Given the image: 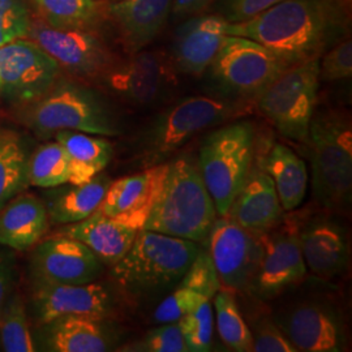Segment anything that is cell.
<instances>
[{
	"label": "cell",
	"mask_w": 352,
	"mask_h": 352,
	"mask_svg": "<svg viewBox=\"0 0 352 352\" xmlns=\"http://www.w3.org/2000/svg\"><path fill=\"white\" fill-rule=\"evenodd\" d=\"M312 166L316 204L327 212L350 208L352 197V126L349 113H314L305 142Z\"/></svg>",
	"instance_id": "cell-4"
},
{
	"label": "cell",
	"mask_w": 352,
	"mask_h": 352,
	"mask_svg": "<svg viewBox=\"0 0 352 352\" xmlns=\"http://www.w3.org/2000/svg\"><path fill=\"white\" fill-rule=\"evenodd\" d=\"M13 278H14V264L11 254H0V309L4 300L11 292Z\"/></svg>",
	"instance_id": "cell-42"
},
{
	"label": "cell",
	"mask_w": 352,
	"mask_h": 352,
	"mask_svg": "<svg viewBox=\"0 0 352 352\" xmlns=\"http://www.w3.org/2000/svg\"><path fill=\"white\" fill-rule=\"evenodd\" d=\"M168 162L111 182L98 210L141 230L161 193Z\"/></svg>",
	"instance_id": "cell-18"
},
{
	"label": "cell",
	"mask_w": 352,
	"mask_h": 352,
	"mask_svg": "<svg viewBox=\"0 0 352 352\" xmlns=\"http://www.w3.org/2000/svg\"><path fill=\"white\" fill-rule=\"evenodd\" d=\"M39 327L37 338L45 351H109L116 340L107 320L100 317L62 316Z\"/></svg>",
	"instance_id": "cell-21"
},
{
	"label": "cell",
	"mask_w": 352,
	"mask_h": 352,
	"mask_svg": "<svg viewBox=\"0 0 352 352\" xmlns=\"http://www.w3.org/2000/svg\"><path fill=\"white\" fill-rule=\"evenodd\" d=\"M349 30L346 0H282L248 21L228 23L227 36L253 39L292 67L321 58Z\"/></svg>",
	"instance_id": "cell-1"
},
{
	"label": "cell",
	"mask_w": 352,
	"mask_h": 352,
	"mask_svg": "<svg viewBox=\"0 0 352 352\" xmlns=\"http://www.w3.org/2000/svg\"><path fill=\"white\" fill-rule=\"evenodd\" d=\"M258 164L273 179L283 212H292L307 193L308 170L302 158L289 146L274 142Z\"/></svg>",
	"instance_id": "cell-26"
},
{
	"label": "cell",
	"mask_w": 352,
	"mask_h": 352,
	"mask_svg": "<svg viewBox=\"0 0 352 352\" xmlns=\"http://www.w3.org/2000/svg\"><path fill=\"white\" fill-rule=\"evenodd\" d=\"M68 155L55 140L37 148L28 160V183L39 188H55L69 183Z\"/></svg>",
	"instance_id": "cell-29"
},
{
	"label": "cell",
	"mask_w": 352,
	"mask_h": 352,
	"mask_svg": "<svg viewBox=\"0 0 352 352\" xmlns=\"http://www.w3.org/2000/svg\"><path fill=\"white\" fill-rule=\"evenodd\" d=\"M200 250L195 241L141 228L111 276L129 295L157 298L175 289Z\"/></svg>",
	"instance_id": "cell-3"
},
{
	"label": "cell",
	"mask_w": 352,
	"mask_h": 352,
	"mask_svg": "<svg viewBox=\"0 0 352 352\" xmlns=\"http://www.w3.org/2000/svg\"><path fill=\"white\" fill-rule=\"evenodd\" d=\"M206 243L221 287L232 292L251 289L261 257V235L223 215L217 217Z\"/></svg>",
	"instance_id": "cell-12"
},
{
	"label": "cell",
	"mask_w": 352,
	"mask_h": 352,
	"mask_svg": "<svg viewBox=\"0 0 352 352\" xmlns=\"http://www.w3.org/2000/svg\"><path fill=\"white\" fill-rule=\"evenodd\" d=\"M299 243L305 266L317 277H338L351 258V245L346 228L327 215L299 225Z\"/></svg>",
	"instance_id": "cell-19"
},
{
	"label": "cell",
	"mask_w": 352,
	"mask_h": 352,
	"mask_svg": "<svg viewBox=\"0 0 352 352\" xmlns=\"http://www.w3.org/2000/svg\"><path fill=\"white\" fill-rule=\"evenodd\" d=\"M238 111L235 102L215 97H188L158 113L146 126L141 141V164L148 168L164 164L208 128L218 126Z\"/></svg>",
	"instance_id": "cell-7"
},
{
	"label": "cell",
	"mask_w": 352,
	"mask_h": 352,
	"mask_svg": "<svg viewBox=\"0 0 352 352\" xmlns=\"http://www.w3.org/2000/svg\"><path fill=\"white\" fill-rule=\"evenodd\" d=\"M283 222L261 234V257L250 289L261 299L276 298L307 274L298 234L300 223L296 219Z\"/></svg>",
	"instance_id": "cell-11"
},
{
	"label": "cell",
	"mask_w": 352,
	"mask_h": 352,
	"mask_svg": "<svg viewBox=\"0 0 352 352\" xmlns=\"http://www.w3.org/2000/svg\"><path fill=\"white\" fill-rule=\"evenodd\" d=\"M289 65L261 43L226 36L206 69L210 81L227 98L254 100Z\"/></svg>",
	"instance_id": "cell-8"
},
{
	"label": "cell",
	"mask_w": 352,
	"mask_h": 352,
	"mask_svg": "<svg viewBox=\"0 0 352 352\" xmlns=\"http://www.w3.org/2000/svg\"><path fill=\"white\" fill-rule=\"evenodd\" d=\"M28 154L19 138H0V210L25 189L28 183Z\"/></svg>",
	"instance_id": "cell-30"
},
{
	"label": "cell",
	"mask_w": 352,
	"mask_h": 352,
	"mask_svg": "<svg viewBox=\"0 0 352 352\" xmlns=\"http://www.w3.org/2000/svg\"><path fill=\"white\" fill-rule=\"evenodd\" d=\"M176 322L182 330L188 351H210L214 327L212 302H202L195 311L183 316Z\"/></svg>",
	"instance_id": "cell-34"
},
{
	"label": "cell",
	"mask_w": 352,
	"mask_h": 352,
	"mask_svg": "<svg viewBox=\"0 0 352 352\" xmlns=\"http://www.w3.org/2000/svg\"><path fill=\"white\" fill-rule=\"evenodd\" d=\"M110 184V176L100 173L82 184L64 189L47 206L51 222L71 225L88 218L98 210Z\"/></svg>",
	"instance_id": "cell-28"
},
{
	"label": "cell",
	"mask_w": 352,
	"mask_h": 352,
	"mask_svg": "<svg viewBox=\"0 0 352 352\" xmlns=\"http://www.w3.org/2000/svg\"><path fill=\"white\" fill-rule=\"evenodd\" d=\"M254 146L256 129L248 120L221 126L202 140L197 167L218 217L227 215L245 183L253 166Z\"/></svg>",
	"instance_id": "cell-6"
},
{
	"label": "cell",
	"mask_w": 352,
	"mask_h": 352,
	"mask_svg": "<svg viewBox=\"0 0 352 352\" xmlns=\"http://www.w3.org/2000/svg\"><path fill=\"white\" fill-rule=\"evenodd\" d=\"M45 23L55 28H88L96 21L94 0H32Z\"/></svg>",
	"instance_id": "cell-33"
},
{
	"label": "cell",
	"mask_w": 352,
	"mask_h": 352,
	"mask_svg": "<svg viewBox=\"0 0 352 352\" xmlns=\"http://www.w3.org/2000/svg\"><path fill=\"white\" fill-rule=\"evenodd\" d=\"M282 0H218L217 14L230 24H238L251 20Z\"/></svg>",
	"instance_id": "cell-41"
},
{
	"label": "cell",
	"mask_w": 352,
	"mask_h": 352,
	"mask_svg": "<svg viewBox=\"0 0 352 352\" xmlns=\"http://www.w3.org/2000/svg\"><path fill=\"white\" fill-rule=\"evenodd\" d=\"M177 285L193 289L212 302L214 295L221 289V282L217 276L209 252L205 250L199 251L188 270Z\"/></svg>",
	"instance_id": "cell-36"
},
{
	"label": "cell",
	"mask_w": 352,
	"mask_h": 352,
	"mask_svg": "<svg viewBox=\"0 0 352 352\" xmlns=\"http://www.w3.org/2000/svg\"><path fill=\"white\" fill-rule=\"evenodd\" d=\"M217 217L197 162L183 155L168 162L161 193L142 228L205 244Z\"/></svg>",
	"instance_id": "cell-2"
},
{
	"label": "cell",
	"mask_w": 352,
	"mask_h": 352,
	"mask_svg": "<svg viewBox=\"0 0 352 352\" xmlns=\"http://www.w3.org/2000/svg\"><path fill=\"white\" fill-rule=\"evenodd\" d=\"M135 351L188 352L186 340L177 322H166L161 327L149 330L145 338L140 342Z\"/></svg>",
	"instance_id": "cell-38"
},
{
	"label": "cell",
	"mask_w": 352,
	"mask_h": 352,
	"mask_svg": "<svg viewBox=\"0 0 352 352\" xmlns=\"http://www.w3.org/2000/svg\"><path fill=\"white\" fill-rule=\"evenodd\" d=\"M212 300L218 333L223 343L232 351H253L251 330L241 317L234 292L221 287Z\"/></svg>",
	"instance_id": "cell-32"
},
{
	"label": "cell",
	"mask_w": 352,
	"mask_h": 352,
	"mask_svg": "<svg viewBox=\"0 0 352 352\" xmlns=\"http://www.w3.org/2000/svg\"><path fill=\"white\" fill-rule=\"evenodd\" d=\"M103 264L85 244L59 234L42 240L30 261L33 282L84 285L97 280Z\"/></svg>",
	"instance_id": "cell-15"
},
{
	"label": "cell",
	"mask_w": 352,
	"mask_h": 352,
	"mask_svg": "<svg viewBox=\"0 0 352 352\" xmlns=\"http://www.w3.org/2000/svg\"><path fill=\"white\" fill-rule=\"evenodd\" d=\"M320 58L287 68L256 98L258 111L286 139L305 144L316 111Z\"/></svg>",
	"instance_id": "cell-9"
},
{
	"label": "cell",
	"mask_w": 352,
	"mask_h": 352,
	"mask_svg": "<svg viewBox=\"0 0 352 352\" xmlns=\"http://www.w3.org/2000/svg\"><path fill=\"white\" fill-rule=\"evenodd\" d=\"M28 36L72 75L96 77L111 68L110 52L87 28H55L37 23L30 24Z\"/></svg>",
	"instance_id": "cell-14"
},
{
	"label": "cell",
	"mask_w": 352,
	"mask_h": 352,
	"mask_svg": "<svg viewBox=\"0 0 352 352\" xmlns=\"http://www.w3.org/2000/svg\"><path fill=\"white\" fill-rule=\"evenodd\" d=\"M113 1H116V0H113Z\"/></svg>",
	"instance_id": "cell-44"
},
{
	"label": "cell",
	"mask_w": 352,
	"mask_h": 352,
	"mask_svg": "<svg viewBox=\"0 0 352 352\" xmlns=\"http://www.w3.org/2000/svg\"><path fill=\"white\" fill-rule=\"evenodd\" d=\"M106 74L110 88L138 106L161 101L175 85L171 60L154 51H138L126 63L110 68Z\"/></svg>",
	"instance_id": "cell-16"
},
{
	"label": "cell",
	"mask_w": 352,
	"mask_h": 352,
	"mask_svg": "<svg viewBox=\"0 0 352 352\" xmlns=\"http://www.w3.org/2000/svg\"><path fill=\"white\" fill-rule=\"evenodd\" d=\"M251 336L254 352H296L272 318L261 317L257 320L252 327Z\"/></svg>",
	"instance_id": "cell-40"
},
{
	"label": "cell",
	"mask_w": 352,
	"mask_h": 352,
	"mask_svg": "<svg viewBox=\"0 0 352 352\" xmlns=\"http://www.w3.org/2000/svg\"><path fill=\"white\" fill-rule=\"evenodd\" d=\"M227 217L258 235L267 232L282 221L283 209L274 182L260 164L252 166Z\"/></svg>",
	"instance_id": "cell-22"
},
{
	"label": "cell",
	"mask_w": 352,
	"mask_h": 352,
	"mask_svg": "<svg viewBox=\"0 0 352 352\" xmlns=\"http://www.w3.org/2000/svg\"><path fill=\"white\" fill-rule=\"evenodd\" d=\"M139 231L120 219L96 210L88 218L64 227L60 234L85 244L102 264L113 266L124 257Z\"/></svg>",
	"instance_id": "cell-23"
},
{
	"label": "cell",
	"mask_w": 352,
	"mask_h": 352,
	"mask_svg": "<svg viewBox=\"0 0 352 352\" xmlns=\"http://www.w3.org/2000/svg\"><path fill=\"white\" fill-rule=\"evenodd\" d=\"M228 23L219 14L189 19L176 29L171 63L175 71L188 76L204 75L227 36Z\"/></svg>",
	"instance_id": "cell-20"
},
{
	"label": "cell",
	"mask_w": 352,
	"mask_h": 352,
	"mask_svg": "<svg viewBox=\"0 0 352 352\" xmlns=\"http://www.w3.org/2000/svg\"><path fill=\"white\" fill-rule=\"evenodd\" d=\"M208 300L209 299L200 292L189 289L187 286L176 285L175 289H171L170 294L155 308L153 320L157 324L176 322L179 318L188 315L189 312L195 311L202 302Z\"/></svg>",
	"instance_id": "cell-35"
},
{
	"label": "cell",
	"mask_w": 352,
	"mask_h": 352,
	"mask_svg": "<svg viewBox=\"0 0 352 352\" xmlns=\"http://www.w3.org/2000/svg\"><path fill=\"white\" fill-rule=\"evenodd\" d=\"M289 343L302 352H340L347 333L338 308L320 299L295 302L273 318Z\"/></svg>",
	"instance_id": "cell-13"
},
{
	"label": "cell",
	"mask_w": 352,
	"mask_h": 352,
	"mask_svg": "<svg viewBox=\"0 0 352 352\" xmlns=\"http://www.w3.org/2000/svg\"><path fill=\"white\" fill-rule=\"evenodd\" d=\"M0 344L7 352L37 351L33 340L24 299L19 294H11L0 309Z\"/></svg>",
	"instance_id": "cell-31"
},
{
	"label": "cell",
	"mask_w": 352,
	"mask_h": 352,
	"mask_svg": "<svg viewBox=\"0 0 352 352\" xmlns=\"http://www.w3.org/2000/svg\"><path fill=\"white\" fill-rule=\"evenodd\" d=\"M318 75L322 81H338L352 75L351 39H342L327 50L318 65Z\"/></svg>",
	"instance_id": "cell-39"
},
{
	"label": "cell",
	"mask_w": 352,
	"mask_h": 352,
	"mask_svg": "<svg viewBox=\"0 0 352 352\" xmlns=\"http://www.w3.org/2000/svg\"><path fill=\"white\" fill-rule=\"evenodd\" d=\"M62 68L36 42L23 38L0 46V91L13 103L39 100L60 77Z\"/></svg>",
	"instance_id": "cell-10"
},
{
	"label": "cell",
	"mask_w": 352,
	"mask_h": 352,
	"mask_svg": "<svg viewBox=\"0 0 352 352\" xmlns=\"http://www.w3.org/2000/svg\"><path fill=\"white\" fill-rule=\"evenodd\" d=\"M173 0H116L110 13L132 54L146 47L164 29Z\"/></svg>",
	"instance_id": "cell-24"
},
{
	"label": "cell",
	"mask_w": 352,
	"mask_h": 352,
	"mask_svg": "<svg viewBox=\"0 0 352 352\" xmlns=\"http://www.w3.org/2000/svg\"><path fill=\"white\" fill-rule=\"evenodd\" d=\"M26 126L39 136L77 131L103 138L120 133L111 109L98 93L62 76L39 100L25 106Z\"/></svg>",
	"instance_id": "cell-5"
},
{
	"label": "cell",
	"mask_w": 352,
	"mask_h": 352,
	"mask_svg": "<svg viewBox=\"0 0 352 352\" xmlns=\"http://www.w3.org/2000/svg\"><path fill=\"white\" fill-rule=\"evenodd\" d=\"M47 206L37 196L19 193L0 210V245L26 251L49 230Z\"/></svg>",
	"instance_id": "cell-25"
},
{
	"label": "cell",
	"mask_w": 352,
	"mask_h": 352,
	"mask_svg": "<svg viewBox=\"0 0 352 352\" xmlns=\"http://www.w3.org/2000/svg\"><path fill=\"white\" fill-rule=\"evenodd\" d=\"M30 24L23 0H0V46L28 36Z\"/></svg>",
	"instance_id": "cell-37"
},
{
	"label": "cell",
	"mask_w": 352,
	"mask_h": 352,
	"mask_svg": "<svg viewBox=\"0 0 352 352\" xmlns=\"http://www.w3.org/2000/svg\"><path fill=\"white\" fill-rule=\"evenodd\" d=\"M33 315L38 325L62 316H89L107 318L113 314L115 299L111 289L101 283L54 285L33 282Z\"/></svg>",
	"instance_id": "cell-17"
},
{
	"label": "cell",
	"mask_w": 352,
	"mask_h": 352,
	"mask_svg": "<svg viewBox=\"0 0 352 352\" xmlns=\"http://www.w3.org/2000/svg\"><path fill=\"white\" fill-rule=\"evenodd\" d=\"M212 0H173L171 11L176 17L189 16L202 11Z\"/></svg>",
	"instance_id": "cell-43"
},
{
	"label": "cell",
	"mask_w": 352,
	"mask_h": 352,
	"mask_svg": "<svg viewBox=\"0 0 352 352\" xmlns=\"http://www.w3.org/2000/svg\"><path fill=\"white\" fill-rule=\"evenodd\" d=\"M55 140L68 155L71 184H82L102 173L113 158V146L103 136L77 131H59Z\"/></svg>",
	"instance_id": "cell-27"
}]
</instances>
